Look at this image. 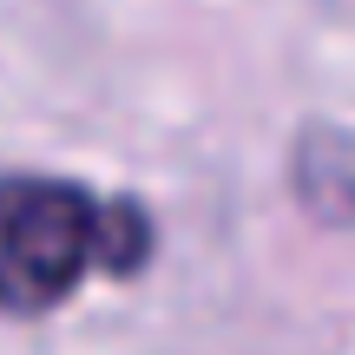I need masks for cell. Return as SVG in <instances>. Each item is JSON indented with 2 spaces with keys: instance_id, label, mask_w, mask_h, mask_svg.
Returning a JSON list of instances; mask_svg holds the SVG:
<instances>
[{
  "instance_id": "cell-1",
  "label": "cell",
  "mask_w": 355,
  "mask_h": 355,
  "mask_svg": "<svg viewBox=\"0 0 355 355\" xmlns=\"http://www.w3.org/2000/svg\"><path fill=\"white\" fill-rule=\"evenodd\" d=\"M152 257V224L125 198H92L66 178H0V309H60L92 270L132 277Z\"/></svg>"
}]
</instances>
